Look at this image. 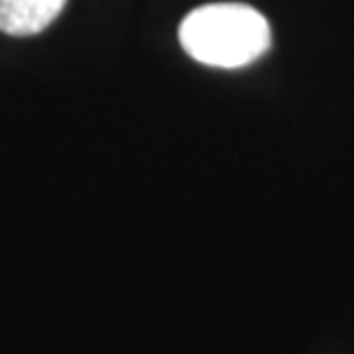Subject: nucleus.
Instances as JSON below:
<instances>
[{
  "instance_id": "nucleus-1",
  "label": "nucleus",
  "mask_w": 354,
  "mask_h": 354,
  "mask_svg": "<svg viewBox=\"0 0 354 354\" xmlns=\"http://www.w3.org/2000/svg\"><path fill=\"white\" fill-rule=\"evenodd\" d=\"M180 44L207 67L239 69L269 51L272 30L256 7L212 3L189 12L180 26Z\"/></svg>"
},
{
  "instance_id": "nucleus-2",
  "label": "nucleus",
  "mask_w": 354,
  "mask_h": 354,
  "mask_svg": "<svg viewBox=\"0 0 354 354\" xmlns=\"http://www.w3.org/2000/svg\"><path fill=\"white\" fill-rule=\"evenodd\" d=\"M67 0H0V32L28 37L46 30Z\"/></svg>"
}]
</instances>
